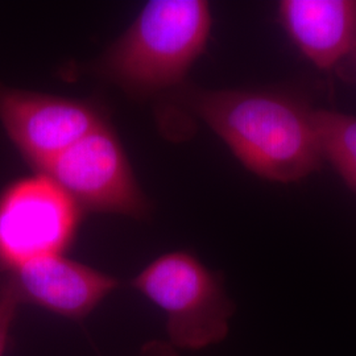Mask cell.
<instances>
[{
	"label": "cell",
	"mask_w": 356,
	"mask_h": 356,
	"mask_svg": "<svg viewBox=\"0 0 356 356\" xmlns=\"http://www.w3.org/2000/svg\"><path fill=\"white\" fill-rule=\"evenodd\" d=\"M131 285L165 313L166 332L175 348L202 350L229 335L235 304L220 275L191 252L157 257Z\"/></svg>",
	"instance_id": "cell-3"
},
{
	"label": "cell",
	"mask_w": 356,
	"mask_h": 356,
	"mask_svg": "<svg viewBox=\"0 0 356 356\" xmlns=\"http://www.w3.org/2000/svg\"><path fill=\"white\" fill-rule=\"evenodd\" d=\"M82 216L83 210L42 173L8 184L0 193V275L64 254L76 241Z\"/></svg>",
	"instance_id": "cell-4"
},
{
	"label": "cell",
	"mask_w": 356,
	"mask_h": 356,
	"mask_svg": "<svg viewBox=\"0 0 356 356\" xmlns=\"http://www.w3.org/2000/svg\"><path fill=\"white\" fill-rule=\"evenodd\" d=\"M346 63H347V66H348V69H350L348 72H350L351 76L356 78V51ZM346 63H344V64H346Z\"/></svg>",
	"instance_id": "cell-12"
},
{
	"label": "cell",
	"mask_w": 356,
	"mask_h": 356,
	"mask_svg": "<svg viewBox=\"0 0 356 356\" xmlns=\"http://www.w3.org/2000/svg\"><path fill=\"white\" fill-rule=\"evenodd\" d=\"M22 300L7 275H0V356L4 355L10 329L16 318Z\"/></svg>",
	"instance_id": "cell-10"
},
{
	"label": "cell",
	"mask_w": 356,
	"mask_h": 356,
	"mask_svg": "<svg viewBox=\"0 0 356 356\" xmlns=\"http://www.w3.org/2000/svg\"><path fill=\"white\" fill-rule=\"evenodd\" d=\"M139 356H178V354L172 344L152 341L144 344Z\"/></svg>",
	"instance_id": "cell-11"
},
{
	"label": "cell",
	"mask_w": 356,
	"mask_h": 356,
	"mask_svg": "<svg viewBox=\"0 0 356 356\" xmlns=\"http://www.w3.org/2000/svg\"><path fill=\"white\" fill-rule=\"evenodd\" d=\"M83 211L143 219L151 204L110 122L94 128L42 172Z\"/></svg>",
	"instance_id": "cell-5"
},
{
	"label": "cell",
	"mask_w": 356,
	"mask_h": 356,
	"mask_svg": "<svg viewBox=\"0 0 356 356\" xmlns=\"http://www.w3.org/2000/svg\"><path fill=\"white\" fill-rule=\"evenodd\" d=\"M181 90L179 99L256 176L286 185L323 164L314 108L291 94L266 89Z\"/></svg>",
	"instance_id": "cell-1"
},
{
	"label": "cell",
	"mask_w": 356,
	"mask_h": 356,
	"mask_svg": "<svg viewBox=\"0 0 356 356\" xmlns=\"http://www.w3.org/2000/svg\"><path fill=\"white\" fill-rule=\"evenodd\" d=\"M323 163L327 161L356 194V115L314 108Z\"/></svg>",
	"instance_id": "cell-9"
},
{
	"label": "cell",
	"mask_w": 356,
	"mask_h": 356,
	"mask_svg": "<svg viewBox=\"0 0 356 356\" xmlns=\"http://www.w3.org/2000/svg\"><path fill=\"white\" fill-rule=\"evenodd\" d=\"M211 24L207 1L151 0L97 70L135 98L179 88L206 49Z\"/></svg>",
	"instance_id": "cell-2"
},
{
	"label": "cell",
	"mask_w": 356,
	"mask_h": 356,
	"mask_svg": "<svg viewBox=\"0 0 356 356\" xmlns=\"http://www.w3.org/2000/svg\"><path fill=\"white\" fill-rule=\"evenodd\" d=\"M106 122L97 103L0 83V123L36 173Z\"/></svg>",
	"instance_id": "cell-6"
},
{
	"label": "cell",
	"mask_w": 356,
	"mask_h": 356,
	"mask_svg": "<svg viewBox=\"0 0 356 356\" xmlns=\"http://www.w3.org/2000/svg\"><path fill=\"white\" fill-rule=\"evenodd\" d=\"M281 26L319 70H332L356 51V0H282Z\"/></svg>",
	"instance_id": "cell-8"
},
{
	"label": "cell",
	"mask_w": 356,
	"mask_h": 356,
	"mask_svg": "<svg viewBox=\"0 0 356 356\" xmlns=\"http://www.w3.org/2000/svg\"><path fill=\"white\" fill-rule=\"evenodd\" d=\"M6 275L22 304H33L76 321L88 317L119 285L113 276L65 254L32 260Z\"/></svg>",
	"instance_id": "cell-7"
}]
</instances>
